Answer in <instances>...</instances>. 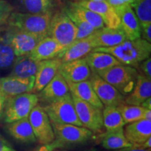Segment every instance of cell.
I'll use <instances>...</instances> for the list:
<instances>
[{"label": "cell", "mask_w": 151, "mask_h": 151, "mask_svg": "<svg viewBox=\"0 0 151 151\" xmlns=\"http://www.w3.org/2000/svg\"><path fill=\"white\" fill-rule=\"evenodd\" d=\"M92 51L109 53L116 58L122 65L135 68L139 67L143 60L150 57L151 44L141 38L135 40L126 39L117 46L97 48Z\"/></svg>", "instance_id": "6da1fadb"}, {"label": "cell", "mask_w": 151, "mask_h": 151, "mask_svg": "<svg viewBox=\"0 0 151 151\" xmlns=\"http://www.w3.org/2000/svg\"><path fill=\"white\" fill-rule=\"evenodd\" d=\"M52 14V11L37 14L13 12L7 24L9 27L27 32L43 39L48 36Z\"/></svg>", "instance_id": "7a4b0ae2"}, {"label": "cell", "mask_w": 151, "mask_h": 151, "mask_svg": "<svg viewBox=\"0 0 151 151\" xmlns=\"http://www.w3.org/2000/svg\"><path fill=\"white\" fill-rule=\"evenodd\" d=\"M43 108L51 122L83 126L77 116L70 92L44 105Z\"/></svg>", "instance_id": "3957f363"}, {"label": "cell", "mask_w": 151, "mask_h": 151, "mask_svg": "<svg viewBox=\"0 0 151 151\" xmlns=\"http://www.w3.org/2000/svg\"><path fill=\"white\" fill-rule=\"evenodd\" d=\"M97 74L126 97L131 93L134 88L139 73L135 68L120 65L109 68Z\"/></svg>", "instance_id": "277c9868"}, {"label": "cell", "mask_w": 151, "mask_h": 151, "mask_svg": "<svg viewBox=\"0 0 151 151\" xmlns=\"http://www.w3.org/2000/svg\"><path fill=\"white\" fill-rule=\"evenodd\" d=\"M39 103L37 94L26 92L6 100L3 117L6 123H10L27 118L30 112Z\"/></svg>", "instance_id": "5b68a950"}, {"label": "cell", "mask_w": 151, "mask_h": 151, "mask_svg": "<svg viewBox=\"0 0 151 151\" xmlns=\"http://www.w3.org/2000/svg\"><path fill=\"white\" fill-rule=\"evenodd\" d=\"M77 28L63 9L52 14L48 36L65 49L76 40Z\"/></svg>", "instance_id": "8992f818"}, {"label": "cell", "mask_w": 151, "mask_h": 151, "mask_svg": "<svg viewBox=\"0 0 151 151\" xmlns=\"http://www.w3.org/2000/svg\"><path fill=\"white\" fill-rule=\"evenodd\" d=\"M51 124L54 131L55 141L58 143L60 148L86 143L91 139L93 134L90 130L83 126L53 122H51Z\"/></svg>", "instance_id": "52a82bcc"}, {"label": "cell", "mask_w": 151, "mask_h": 151, "mask_svg": "<svg viewBox=\"0 0 151 151\" xmlns=\"http://www.w3.org/2000/svg\"><path fill=\"white\" fill-rule=\"evenodd\" d=\"M36 141L41 145H46L55 140L51 122L43 106L37 104L28 116Z\"/></svg>", "instance_id": "ba28073f"}, {"label": "cell", "mask_w": 151, "mask_h": 151, "mask_svg": "<svg viewBox=\"0 0 151 151\" xmlns=\"http://www.w3.org/2000/svg\"><path fill=\"white\" fill-rule=\"evenodd\" d=\"M78 120L84 127L92 133H97L103 130L102 110L71 94Z\"/></svg>", "instance_id": "9c48e42d"}, {"label": "cell", "mask_w": 151, "mask_h": 151, "mask_svg": "<svg viewBox=\"0 0 151 151\" xmlns=\"http://www.w3.org/2000/svg\"><path fill=\"white\" fill-rule=\"evenodd\" d=\"M6 32L16 57L29 55L42 39L33 34L9 26L6 28Z\"/></svg>", "instance_id": "30bf717a"}, {"label": "cell", "mask_w": 151, "mask_h": 151, "mask_svg": "<svg viewBox=\"0 0 151 151\" xmlns=\"http://www.w3.org/2000/svg\"><path fill=\"white\" fill-rule=\"evenodd\" d=\"M92 88L104 106H116L124 103V96L97 73H91L90 78Z\"/></svg>", "instance_id": "8fae6325"}, {"label": "cell", "mask_w": 151, "mask_h": 151, "mask_svg": "<svg viewBox=\"0 0 151 151\" xmlns=\"http://www.w3.org/2000/svg\"><path fill=\"white\" fill-rule=\"evenodd\" d=\"M114 9L120 20V28L123 31L127 39H140V23L131 6L124 5Z\"/></svg>", "instance_id": "7c38bea8"}, {"label": "cell", "mask_w": 151, "mask_h": 151, "mask_svg": "<svg viewBox=\"0 0 151 151\" xmlns=\"http://www.w3.org/2000/svg\"><path fill=\"white\" fill-rule=\"evenodd\" d=\"M58 73L67 83H79L89 80L92 71L83 58L62 63Z\"/></svg>", "instance_id": "4fadbf2b"}, {"label": "cell", "mask_w": 151, "mask_h": 151, "mask_svg": "<svg viewBox=\"0 0 151 151\" xmlns=\"http://www.w3.org/2000/svg\"><path fill=\"white\" fill-rule=\"evenodd\" d=\"M35 81V78H22L10 76L0 78V92L6 99L20 94L32 92Z\"/></svg>", "instance_id": "5bb4252c"}, {"label": "cell", "mask_w": 151, "mask_h": 151, "mask_svg": "<svg viewBox=\"0 0 151 151\" xmlns=\"http://www.w3.org/2000/svg\"><path fill=\"white\" fill-rule=\"evenodd\" d=\"M76 3L99 15L106 27L111 29L120 27V20L116 10L106 1H92L89 0H82Z\"/></svg>", "instance_id": "9a60e30c"}, {"label": "cell", "mask_w": 151, "mask_h": 151, "mask_svg": "<svg viewBox=\"0 0 151 151\" xmlns=\"http://www.w3.org/2000/svg\"><path fill=\"white\" fill-rule=\"evenodd\" d=\"M88 38L91 41L94 49L117 46L127 39L123 31L120 27L111 29L105 27L96 29L88 36Z\"/></svg>", "instance_id": "2e32d148"}, {"label": "cell", "mask_w": 151, "mask_h": 151, "mask_svg": "<svg viewBox=\"0 0 151 151\" xmlns=\"http://www.w3.org/2000/svg\"><path fill=\"white\" fill-rule=\"evenodd\" d=\"M61 64V61L58 58L39 62L32 92L37 93L41 91L58 72Z\"/></svg>", "instance_id": "e0dca14e"}, {"label": "cell", "mask_w": 151, "mask_h": 151, "mask_svg": "<svg viewBox=\"0 0 151 151\" xmlns=\"http://www.w3.org/2000/svg\"><path fill=\"white\" fill-rule=\"evenodd\" d=\"M69 92L70 91L67 82L61 74L58 72L53 78L37 94L39 102L40 101L46 105L65 95Z\"/></svg>", "instance_id": "ac0fdd59"}, {"label": "cell", "mask_w": 151, "mask_h": 151, "mask_svg": "<svg viewBox=\"0 0 151 151\" xmlns=\"http://www.w3.org/2000/svg\"><path fill=\"white\" fill-rule=\"evenodd\" d=\"M124 132L132 146L139 147L151 137V120L142 119L127 124Z\"/></svg>", "instance_id": "d6986e66"}, {"label": "cell", "mask_w": 151, "mask_h": 151, "mask_svg": "<svg viewBox=\"0 0 151 151\" xmlns=\"http://www.w3.org/2000/svg\"><path fill=\"white\" fill-rule=\"evenodd\" d=\"M65 50V49L53 38L47 36L38 43L29 55L32 59L40 62L58 58Z\"/></svg>", "instance_id": "ffe728a7"}, {"label": "cell", "mask_w": 151, "mask_h": 151, "mask_svg": "<svg viewBox=\"0 0 151 151\" xmlns=\"http://www.w3.org/2000/svg\"><path fill=\"white\" fill-rule=\"evenodd\" d=\"M6 124V130L16 140L24 143H32L37 141L28 117Z\"/></svg>", "instance_id": "44dd1931"}, {"label": "cell", "mask_w": 151, "mask_h": 151, "mask_svg": "<svg viewBox=\"0 0 151 151\" xmlns=\"http://www.w3.org/2000/svg\"><path fill=\"white\" fill-rule=\"evenodd\" d=\"M151 97V79L143 73H139L134 88L131 93L124 97L127 104L140 106L145 100Z\"/></svg>", "instance_id": "7402d4cb"}, {"label": "cell", "mask_w": 151, "mask_h": 151, "mask_svg": "<svg viewBox=\"0 0 151 151\" xmlns=\"http://www.w3.org/2000/svg\"><path fill=\"white\" fill-rule=\"evenodd\" d=\"M84 58L92 72L97 74L114 66L122 65L112 55L104 52L92 51Z\"/></svg>", "instance_id": "603a6c76"}, {"label": "cell", "mask_w": 151, "mask_h": 151, "mask_svg": "<svg viewBox=\"0 0 151 151\" xmlns=\"http://www.w3.org/2000/svg\"><path fill=\"white\" fill-rule=\"evenodd\" d=\"M93 50L94 47L88 37L79 40H76L66 48L65 51L60 55L58 58L62 63L73 61L83 58Z\"/></svg>", "instance_id": "cb8c5ba5"}, {"label": "cell", "mask_w": 151, "mask_h": 151, "mask_svg": "<svg viewBox=\"0 0 151 151\" xmlns=\"http://www.w3.org/2000/svg\"><path fill=\"white\" fill-rule=\"evenodd\" d=\"M39 64V61L32 59L29 55L16 57L9 76L22 78H35Z\"/></svg>", "instance_id": "d4e9b609"}, {"label": "cell", "mask_w": 151, "mask_h": 151, "mask_svg": "<svg viewBox=\"0 0 151 151\" xmlns=\"http://www.w3.org/2000/svg\"><path fill=\"white\" fill-rule=\"evenodd\" d=\"M69 91L73 95L101 110L104 108L92 88L90 80L79 83H67Z\"/></svg>", "instance_id": "484cf974"}, {"label": "cell", "mask_w": 151, "mask_h": 151, "mask_svg": "<svg viewBox=\"0 0 151 151\" xmlns=\"http://www.w3.org/2000/svg\"><path fill=\"white\" fill-rule=\"evenodd\" d=\"M101 143L105 149L111 150L132 146V144L127 141L124 135V127L106 131L101 135Z\"/></svg>", "instance_id": "4316f807"}, {"label": "cell", "mask_w": 151, "mask_h": 151, "mask_svg": "<svg viewBox=\"0 0 151 151\" xmlns=\"http://www.w3.org/2000/svg\"><path fill=\"white\" fill-rule=\"evenodd\" d=\"M16 56L7 39L6 29H0V71L11 69Z\"/></svg>", "instance_id": "83f0119b"}, {"label": "cell", "mask_w": 151, "mask_h": 151, "mask_svg": "<svg viewBox=\"0 0 151 151\" xmlns=\"http://www.w3.org/2000/svg\"><path fill=\"white\" fill-rule=\"evenodd\" d=\"M65 7L72 11L73 13H74L76 15L80 17L88 23H89L95 29H101V28L105 27V24L104 23L102 19L99 15L95 14L93 11L89 10V9L77 4L76 2L69 1L67 3V4H66Z\"/></svg>", "instance_id": "f1b7e54d"}, {"label": "cell", "mask_w": 151, "mask_h": 151, "mask_svg": "<svg viewBox=\"0 0 151 151\" xmlns=\"http://www.w3.org/2000/svg\"><path fill=\"white\" fill-rule=\"evenodd\" d=\"M103 124L106 131L124 127L125 123L120 111L116 106H106L102 110Z\"/></svg>", "instance_id": "f546056e"}, {"label": "cell", "mask_w": 151, "mask_h": 151, "mask_svg": "<svg viewBox=\"0 0 151 151\" xmlns=\"http://www.w3.org/2000/svg\"><path fill=\"white\" fill-rule=\"evenodd\" d=\"M21 7L22 13L43 14L52 11L55 0H16Z\"/></svg>", "instance_id": "4dcf8cb0"}, {"label": "cell", "mask_w": 151, "mask_h": 151, "mask_svg": "<svg viewBox=\"0 0 151 151\" xmlns=\"http://www.w3.org/2000/svg\"><path fill=\"white\" fill-rule=\"evenodd\" d=\"M118 108L125 124L142 120L143 114L146 110L141 106L129 105L125 102L118 106Z\"/></svg>", "instance_id": "1f68e13d"}, {"label": "cell", "mask_w": 151, "mask_h": 151, "mask_svg": "<svg viewBox=\"0 0 151 151\" xmlns=\"http://www.w3.org/2000/svg\"><path fill=\"white\" fill-rule=\"evenodd\" d=\"M63 10L67 15L68 17L71 19L73 23L75 24V26L77 28V35H76V40L84 39V38L88 37L92 32L95 31V29L90 25L89 23L85 21L82 18L78 17L77 15H76L74 13L71 11L69 9H67L66 7H64Z\"/></svg>", "instance_id": "d6a6232c"}, {"label": "cell", "mask_w": 151, "mask_h": 151, "mask_svg": "<svg viewBox=\"0 0 151 151\" xmlns=\"http://www.w3.org/2000/svg\"><path fill=\"white\" fill-rule=\"evenodd\" d=\"M130 6L140 24L151 23V0H134Z\"/></svg>", "instance_id": "836d02e7"}, {"label": "cell", "mask_w": 151, "mask_h": 151, "mask_svg": "<svg viewBox=\"0 0 151 151\" xmlns=\"http://www.w3.org/2000/svg\"><path fill=\"white\" fill-rule=\"evenodd\" d=\"M14 11V6L6 0H0V29L8 22L11 14Z\"/></svg>", "instance_id": "e575fe53"}, {"label": "cell", "mask_w": 151, "mask_h": 151, "mask_svg": "<svg viewBox=\"0 0 151 151\" xmlns=\"http://www.w3.org/2000/svg\"><path fill=\"white\" fill-rule=\"evenodd\" d=\"M141 38L148 42H151V23L140 24Z\"/></svg>", "instance_id": "d590c367"}, {"label": "cell", "mask_w": 151, "mask_h": 151, "mask_svg": "<svg viewBox=\"0 0 151 151\" xmlns=\"http://www.w3.org/2000/svg\"><path fill=\"white\" fill-rule=\"evenodd\" d=\"M139 67H140V69L143 73V75H145L147 78L149 79H151V58H147L145 60L141 62L139 65Z\"/></svg>", "instance_id": "8d00e7d4"}, {"label": "cell", "mask_w": 151, "mask_h": 151, "mask_svg": "<svg viewBox=\"0 0 151 151\" xmlns=\"http://www.w3.org/2000/svg\"><path fill=\"white\" fill-rule=\"evenodd\" d=\"M58 148H60V145L58 144V142H56V141L54 140L53 142L46 145H41V146H39V148H36L35 150L32 151H52Z\"/></svg>", "instance_id": "74e56055"}, {"label": "cell", "mask_w": 151, "mask_h": 151, "mask_svg": "<svg viewBox=\"0 0 151 151\" xmlns=\"http://www.w3.org/2000/svg\"><path fill=\"white\" fill-rule=\"evenodd\" d=\"M0 151H16L11 143L0 134Z\"/></svg>", "instance_id": "f35d334b"}, {"label": "cell", "mask_w": 151, "mask_h": 151, "mask_svg": "<svg viewBox=\"0 0 151 151\" xmlns=\"http://www.w3.org/2000/svg\"><path fill=\"white\" fill-rule=\"evenodd\" d=\"M134 0H107V2L112 6L113 8L122 6L124 5L131 4Z\"/></svg>", "instance_id": "ab89813d"}, {"label": "cell", "mask_w": 151, "mask_h": 151, "mask_svg": "<svg viewBox=\"0 0 151 151\" xmlns=\"http://www.w3.org/2000/svg\"><path fill=\"white\" fill-rule=\"evenodd\" d=\"M114 151H151L150 148L149 149H143L139 147H136V146H130L127 147V148H124L121 149H118V150H116Z\"/></svg>", "instance_id": "60d3db41"}, {"label": "cell", "mask_w": 151, "mask_h": 151, "mask_svg": "<svg viewBox=\"0 0 151 151\" xmlns=\"http://www.w3.org/2000/svg\"><path fill=\"white\" fill-rule=\"evenodd\" d=\"M6 98L2 95V94L0 92V120L3 117L4 110L5 104H6Z\"/></svg>", "instance_id": "b9f144b4"}, {"label": "cell", "mask_w": 151, "mask_h": 151, "mask_svg": "<svg viewBox=\"0 0 151 151\" xmlns=\"http://www.w3.org/2000/svg\"><path fill=\"white\" fill-rule=\"evenodd\" d=\"M140 106H142L143 108L151 110V97L148 98V99H147L146 100H145V101H143Z\"/></svg>", "instance_id": "7bdbcfd3"}, {"label": "cell", "mask_w": 151, "mask_h": 151, "mask_svg": "<svg viewBox=\"0 0 151 151\" xmlns=\"http://www.w3.org/2000/svg\"><path fill=\"white\" fill-rule=\"evenodd\" d=\"M139 148H141L143 149H149L151 148V137L149 138V139L146 141H145L144 143H143L141 146H139Z\"/></svg>", "instance_id": "ee69618b"}, {"label": "cell", "mask_w": 151, "mask_h": 151, "mask_svg": "<svg viewBox=\"0 0 151 151\" xmlns=\"http://www.w3.org/2000/svg\"><path fill=\"white\" fill-rule=\"evenodd\" d=\"M143 120H151V110L146 109V111H145L144 114H143Z\"/></svg>", "instance_id": "f6af8a7d"}, {"label": "cell", "mask_w": 151, "mask_h": 151, "mask_svg": "<svg viewBox=\"0 0 151 151\" xmlns=\"http://www.w3.org/2000/svg\"><path fill=\"white\" fill-rule=\"evenodd\" d=\"M89 1H106L107 0H89Z\"/></svg>", "instance_id": "bcb514c9"}, {"label": "cell", "mask_w": 151, "mask_h": 151, "mask_svg": "<svg viewBox=\"0 0 151 151\" xmlns=\"http://www.w3.org/2000/svg\"><path fill=\"white\" fill-rule=\"evenodd\" d=\"M80 1H82V0H71V1H73V2H78Z\"/></svg>", "instance_id": "7dc6e473"}, {"label": "cell", "mask_w": 151, "mask_h": 151, "mask_svg": "<svg viewBox=\"0 0 151 151\" xmlns=\"http://www.w3.org/2000/svg\"><path fill=\"white\" fill-rule=\"evenodd\" d=\"M52 151H66V150H57V149H55V150H54Z\"/></svg>", "instance_id": "c3c4849f"}]
</instances>
